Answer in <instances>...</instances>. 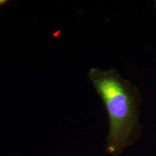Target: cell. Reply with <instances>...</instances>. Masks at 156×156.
Listing matches in <instances>:
<instances>
[{"label":"cell","instance_id":"6da1fadb","mask_svg":"<svg viewBox=\"0 0 156 156\" xmlns=\"http://www.w3.org/2000/svg\"><path fill=\"white\" fill-rule=\"evenodd\" d=\"M89 78L101 98L108 116L106 152L119 156L141 136L139 123L142 98L138 89L116 69L92 68Z\"/></svg>","mask_w":156,"mask_h":156},{"label":"cell","instance_id":"7a4b0ae2","mask_svg":"<svg viewBox=\"0 0 156 156\" xmlns=\"http://www.w3.org/2000/svg\"><path fill=\"white\" fill-rule=\"evenodd\" d=\"M7 1H5V0H0V5H3V4H5L7 2Z\"/></svg>","mask_w":156,"mask_h":156},{"label":"cell","instance_id":"3957f363","mask_svg":"<svg viewBox=\"0 0 156 156\" xmlns=\"http://www.w3.org/2000/svg\"><path fill=\"white\" fill-rule=\"evenodd\" d=\"M155 7H156V1L155 2Z\"/></svg>","mask_w":156,"mask_h":156}]
</instances>
